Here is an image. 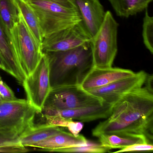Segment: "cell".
<instances>
[{
  "instance_id": "d4e9b609",
  "label": "cell",
  "mask_w": 153,
  "mask_h": 153,
  "mask_svg": "<svg viewBox=\"0 0 153 153\" xmlns=\"http://www.w3.org/2000/svg\"><path fill=\"white\" fill-rule=\"evenodd\" d=\"M0 95L6 100H15L17 98L12 89L2 80L0 81Z\"/></svg>"
},
{
  "instance_id": "2e32d148",
  "label": "cell",
  "mask_w": 153,
  "mask_h": 153,
  "mask_svg": "<svg viewBox=\"0 0 153 153\" xmlns=\"http://www.w3.org/2000/svg\"><path fill=\"white\" fill-rule=\"evenodd\" d=\"M98 137L101 144L111 149H121L137 143H152L143 134L127 132L105 133L102 134Z\"/></svg>"
},
{
  "instance_id": "9c48e42d",
  "label": "cell",
  "mask_w": 153,
  "mask_h": 153,
  "mask_svg": "<svg viewBox=\"0 0 153 153\" xmlns=\"http://www.w3.org/2000/svg\"><path fill=\"white\" fill-rule=\"evenodd\" d=\"M148 74L144 71L119 79L102 87L88 91L103 103L113 105L124 96L143 87Z\"/></svg>"
},
{
  "instance_id": "e0dca14e",
  "label": "cell",
  "mask_w": 153,
  "mask_h": 153,
  "mask_svg": "<svg viewBox=\"0 0 153 153\" xmlns=\"http://www.w3.org/2000/svg\"><path fill=\"white\" fill-rule=\"evenodd\" d=\"M63 130L62 128L46 123L34 125L19 138V140L24 146L30 147L33 144L44 140Z\"/></svg>"
},
{
  "instance_id": "d6986e66",
  "label": "cell",
  "mask_w": 153,
  "mask_h": 153,
  "mask_svg": "<svg viewBox=\"0 0 153 153\" xmlns=\"http://www.w3.org/2000/svg\"><path fill=\"white\" fill-rule=\"evenodd\" d=\"M117 16L128 18L146 9L153 0H108Z\"/></svg>"
},
{
  "instance_id": "7402d4cb",
  "label": "cell",
  "mask_w": 153,
  "mask_h": 153,
  "mask_svg": "<svg viewBox=\"0 0 153 153\" xmlns=\"http://www.w3.org/2000/svg\"><path fill=\"white\" fill-rule=\"evenodd\" d=\"M29 151L19 140L7 139L0 136V153H25Z\"/></svg>"
},
{
  "instance_id": "9a60e30c",
  "label": "cell",
  "mask_w": 153,
  "mask_h": 153,
  "mask_svg": "<svg viewBox=\"0 0 153 153\" xmlns=\"http://www.w3.org/2000/svg\"><path fill=\"white\" fill-rule=\"evenodd\" d=\"M19 13L16 0H0V19L5 27L16 53Z\"/></svg>"
},
{
  "instance_id": "30bf717a",
  "label": "cell",
  "mask_w": 153,
  "mask_h": 153,
  "mask_svg": "<svg viewBox=\"0 0 153 153\" xmlns=\"http://www.w3.org/2000/svg\"><path fill=\"white\" fill-rule=\"evenodd\" d=\"M113 105L102 103V104L68 110H54L43 108L41 113L43 116H58L80 122H89L109 117Z\"/></svg>"
},
{
  "instance_id": "7a4b0ae2",
  "label": "cell",
  "mask_w": 153,
  "mask_h": 153,
  "mask_svg": "<svg viewBox=\"0 0 153 153\" xmlns=\"http://www.w3.org/2000/svg\"><path fill=\"white\" fill-rule=\"evenodd\" d=\"M43 53L49 62L51 88L63 86L81 85L94 67L91 42L64 51Z\"/></svg>"
},
{
  "instance_id": "8992f818",
  "label": "cell",
  "mask_w": 153,
  "mask_h": 153,
  "mask_svg": "<svg viewBox=\"0 0 153 153\" xmlns=\"http://www.w3.org/2000/svg\"><path fill=\"white\" fill-rule=\"evenodd\" d=\"M22 85L27 100L41 113L51 90L49 62L44 53L36 68L32 74L26 77Z\"/></svg>"
},
{
  "instance_id": "8fae6325",
  "label": "cell",
  "mask_w": 153,
  "mask_h": 153,
  "mask_svg": "<svg viewBox=\"0 0 153 153\" xmlns=\"http://www.w3.org/2000/svg\"><path fill=\"white\" fill-rule=\"evenodd\" d=\"M80 15L83 26L93 38L102 25L105 12L99 0H72Z\"/></svg>"
},
{
  "instance_id": "ba28073f",
  "label": "cell",
  "mask_w": 153,
  "mask_h": 153,
  "mask_svg": "<svg viewBox=\"0 0 153 153\" xmlns=\"http://www.w3.org/2000/svg\"><path fill=\"white\" fill-rule=\"evenodd\" d=\"M92 38L82 23L53 33L43 39V53L64 51L90 42Z\"/></svg>"
},
{
  "instance_id": "7c38bea8",
  "label": "cell",
  "mask_w": 153,
  "mask_h": 153,
  "mask_svg": "<svg viewBox=\"0 0 153 153\" xmlns=\"http://www.w3.org/2000/svg\"><path fill=\"white\" fill-rule=\"evenodd\" d=\"M135 73L130 70L120 68H99L94 67L80 86L86 91H89L133 76Z\"/></svg>"
},
{
  "instance_id": "ac0fdd59",
  "label": "cell",
  "mask_w": 153,
  "mask_h": 153,
  "mask_svg": "<svg viewBox=\"0 0 153 153\" xmlns=\"http://www.w3.org/2000/svg\"><path fill=\"white\" fill-rule=\"evenodd\" d=\"M16 2L19 10L21 13L27 26L41 48L42 36L39 21L33 9L27 0H16Z\"/></svg>"
},
{
  "instance_id": "3957f363",
  "label": "cell",
  "mask_w": 153,
  "mask_h": 153,
  "mask_svg": "<svg viewBox=\"0 0 153 153\" xmlns=\"http://www.w3.org/2000/svg\"><path fill=\"white\" fill-rule=\"evenodd\" d=\"M38 111L27 100L18 98L0 102V136L7 139L19 138L34 125Z\"/></svg>"
},
{
  "instance_id": "cb8c5ba5",
  "label": "cell",
  "mask_w": 153,
  "mask_h": 153,
  "mask_svg": "<svg viewBox=\"0 0 153 153\" xmlns=\"http://www.w3.org/2000/svg\"><path fill=\"white\" fill-rule=\"evenodd\" d=\"M44 117L46 123L62 128H68L71 121L72 120L58 116H46Z\"/></svg>"
},
{
  "instance_id": "f1b7e54d",
  "label": "cell",
  "mask_w": 153,
  "mask_h": 153,
  "mask_svg": "<svg viewBox=\"0 0 153 153\" xmlns=\"http://www.w3.org/2000/svg\"><path fill=\"white\" fill-rule=\"evenodd\" d=\"M1 78H0V81H1Z\"/></svg>"
},
{
  "instance_id": "52a82bcc",
  "label": "cell",
  "mask_w": 153,
  "mask_h": 153,
  "mask_svg": "<svg viewBox=\"0 0 153 153\" xmlns=\"http://www.w3.org/2000/svg\"><path fill=\"white\" fill-rule=\"evenodd\" d=\"M16 33L17 55L22 70L27 77L32 74L36 68L43 53L27 26L19 11Z\"/></svg>"
},
{
  "instance_id": "277c9868",
  "label": "cell",
  "mask_w": 153,
  "mask_h": 153,
  "mask_svg": "<svg viewBox=\"0 0 153 153\" xmlns=\"http://www.w3.org/2000/svg\"><path fill=\"white\" fill-rule=\"evenodd\" d=\"M118 26L111 12H105L102 25L91 40L94 68H107L112 67L118 52Z\"/></svg>"
},
{
  "instance_id": "4316f807",
  "label": "cell",
  "mask_w": 153,
  "mask_h": 153,
  "mask_svg": "<svg viewBox=\"0 0 153 153\" xmlns=\"http://www.w3.org/2000/svg\"><path fill=\"white\" fill-rule=\"evenodd\" d=\"M0 69L9 73L8 69L7 68L5 64V62L1 54H0Z\"/></svg>"
},
{
  "instance_id": "ffe728a7",
  "label": "cell",
  "mask_w": 153,
  "mask_h": 153,
  "mask_svg": "<svg viewBox=\"0 0 153 153\" xmlns=\"http://www.w3.org/2000/svg\"><path fill=\"white\" fill-rule=\"evenodd\" d=\"M109 148L102 146L101 143L88 141L85 145L69 147L60 149L58 152L62 153H103L110 150Z\"/></svg>"
},
{
  "instance_id": "6da1fadb",
  "label": "cell",
  "mask_w": 153,
  "mask_h": 153,
  "mask_svg": "<svg viewBox=\"0 0 153 153\" xmlns=\"http://www.w3.org/2000/svg\"><path fill=\"white\" fill-rule=\"evenodd\" d=\"M153 121V93L142 87L114 104L109 117L93 130L92 134L96 137L114 132L143 134L152 141Z\"/></svg>"
},
{
  "instance_id": "4fadbf2b",
  "label": "cell",
  "mask_w": 153,
  "mask_h": 153,
  "mask_svg": "<svg viewBox=\"0 0 153 153\" xmlns=\"http://www.w3.org/2000/svg\"><path fill=\"white\" fill-rule=\"evenodd\" d=\"M0 54L10 74L19 84H23L26 77L20 66L15 48L0 19Z\"/></svg>"
},
{
  "instance_id": "5b68a950",
  "label": "cell",
  "mask_w": 153,
  "mask_h": 153,
  "mask_svg": "<svg viewBox=\"0 0 153 153\" xmlns=\"http://www.w3.org/2000/svg\"><path fill=\"white\" fill-rule=\"evenodd\" d=\"M102 101L80 85L63 86L52 88L43 108L68 110L102 104Z\"/></svg>"
},
{
  "instance_id": "484cf974",
  "label": "cell",
  "mask_w": 153,
  "mask_h": 153,
  "mask_svg": "<svg viewBox=\"0 0 153 153\" xmlns=\"http://www.w3.org/2000/svg\"><path fill=\"white\" fill-rule=\"evenodd\" d=\"M84 124L82 122L75 121L74 120H71L67 128L71 134L74 136H77L79 135V132L82 130Z\"/></svg>"
},
{
  "instance_id": "603a6c76",
  "label": "cell",
  "mask_w": 153,
  "mask_h": 153,
  "mask_svg": "<svg viewBox=\"0 0 153 153\" xmlns=\"http://www.w3.org/2000/svg\"><path fill=\"white\" fill-rule=\"evenodd\" d=\"M153 150L152 143H137L121 149L114 153H121L124 152H133V151H152Z\"/></svg>"
},
{
  "instance_id": "5bb4252c",
  "label": "cell",
  "mask_w": 153,
  "mask_h": 153,
  "mask_svg": "<svg viewBox=\"0 0 153 153\" xmlns=\"http://www.w3.org/2000/svg\"><path fill=\"white\" fill-rule=\"evenodd\" d=\"M88 140L84 136H75L70 132L64 130L37 143L31 145V147L39 150L58 152L60 149L69 147L85 145Z\"/></svg>"
},
{
  "instance_id": "83f0119b",
  "label": "cell",
  "mask_w": 153,
  "mask_h": 153,
  "mask_svg": "<svg viewBox=\"0 0 153 153\" xmlns=\"http://www.w3.org/2000/svg\"><path fill=\"white\" fill-rule=\"evenodd\" d=\"M5 99H3L2 97H1V96L0 95V102H2V101H5Z\"/></svg>"
},
{
  "instance_id": "44dd1931",
  "label": "cell",
  "mask_w": 153,
  "mask_h": 153,
  "mask_svg": "<svg viewBox=\"0 0 153 153\" xmlns=\"http://www.w3.org/2000/svg\"><path fill=\"white\" fill-rule=\"evenodd\" d=\"M153 18L149 15L146 9L142 25V37L143 43L147 49L153 53Z\"/></svg>"
}]
</instances>
